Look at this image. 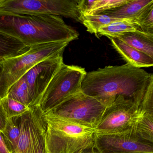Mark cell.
Returning a JSON list of instances; mask_svg holds the SVG:
<instances>
[{
  "mask_svg": "<svg viewBox=\"0 0 153 153\" xmlns=\"http://www.w3.org/2000/svg\"><path fill=\"white\" fill-rule=\"evenodd\" d=\"M153 80V74L128 63L106 66L87 72L81 90L106 107L111 105L119 96L131 100L139 106Z\"/></svg>",
  "mask_w": 153,
  "mask_h": 153,
  "instance_id": "obj_1",
  "label": "cell"
},
{
  "mask_svg": "<svg viewBox=\"0 0 153 153\" xmlns=\"http://www.w3.org/2000/svg\"><path fill=\"white\" fill-rule=\"evenodd\" d=\"M0 33L19 40L28 47L59 41L71 42L79 36L75 29L58 16L1 12Z\"/></svg>",
  "mask_w": 153,
  "mask_h": 153,
  "instance_id": "obj_2",
  "label": "cell"
},
{
  "mask_svg": "<svg viewBox=\"0 0 153 153\" xmlns=\"http://www.w3.org/2000/svg\"><path fill=\"white\" fill-rule=\"evenodd\" d=\"M42 117L47 153H81L94 148L95 129L49 114Z\"/></svg>",
  "mask_w": 153,
  "mask_h": 153,
  "instance_id": "obj_3",
  "label": "cell"
},
{
  "mask_svg": "<svg viewBox=\"0 0 153 153\" xmlns=\"http://www.w3.org/2000/svg\"><path fill=\"white\" fill-rule=\"evenodd\" d=\"M70 42L59 41L33 45L24 53L0 62V99L7 97L13 85L37 63L50 57L63 55Z\"/></svg>",
  "mask_w": 153,
  "mask_h": 153,
  "instance_id": "obj_4",
  "label": "cell"
},
{
  "mask_svg": "<svg viewBox=\"0 0 153 153\" xmlns=\"http://www.w3.org/2000/svg\"><path fill=\"white\" fill-rule=\"evenodd\" d=\"M86 73L84 68L63 63L33 105L39 106L42 114L51 111L81 91V84Z\"/></svg>",
  "mask_w": 153,
  "mask_h": 153,
  "instance_id": "obj_5",
  "label": "cell"
},
{
  "mask_svg": "<svg viewBox=\"0 0 153 153\" xmlns=\"http://www.w3.org/2000/svg\"><path fill=\"white\" fill-rule=\"evenodd\" d=\"M78 0H0V12L20 15H52L80 22Z\"/></svg>",
  "mask_w": 153,
  "mask_h": 153,
  "instance_id": "obj_6",
  "label": "cell"
},
{
  "mask_svg": "<svg viewBox=\"0 0 153 153\" xmlns=\"http://www.w3.org/2000/svg\"><path fill=\"white\" fill-rule=\"evenodd\" d=\"M105 108L98 100L81 91L45 113L95 129Z\"/></svg>",
  "mask_w": 153,
  "mask_h": 153,
  "instance_id": "obj_7",
  "label": "cell"
},
{
  "mask_svg": "<svg viewBox=\"0 0 153 153\" xmlns=\"http://www.w3.org/2000/svg\"><path fill=\"white\" fill-rule=\"evenodd\" d=\"M138 105L131 100L119 96L113 103L106 107L95 128L98 133H114L133 128L138 114Z\"/></svg>",
  "mask_w": 153,
  "mask_h": 153,
  "instance_id": "obj_8",
  "label": "cell"
},
{
  "mask_svg": "<svg viewBox=\"0 0 153 153\" xmlns=\"http://www.w3.org/2000/svg\"><path fill=\"white\" fill-rule=\"evenodd\" d=\"M94 149L98 153H153V143L142 139L131 129L119 133H96Z\"/></svg>",
  "mask_w": 153,
  "mask_h": 153,
  "instance_id": "obj_9",
  "label": "cell"
},
{
  "mask_svg": "<svg viewBox=\"0 0 153 153\" xmlns=\"http://www.w3.org/2000/svg\"><path fill=\"white\" fill-rule=\"evenodd\" d=\"M63 63L62 55L50 57L37 63L25 75L33 102V105Z\"/></svg>",
  "mask_w": 153,
  "mask_h": 153,
  "instance_id": "obj_10",
  "label": "cell"
},
{
  "mask_svg": "<svg viewBox=\"0 0 153 153\" xmlns=\"http://www.w3.org/2000/svg\"><path fill=\"white\" fill-rule=\"evenodd\" d=\"M37 105L30 106L28 111L20 116V132L17 147L13 153H30L35 129Z\"/></svg>",
  "mask_w": 153,
  "mask_h": 153,
  "instance_id": "obj_11",
  "label": "cell"
},
{
  "mask_svg": "<svg viewBox=\"0 0 153 153\" xmlns=\"http://www.w3.org/2000/svg\"><path fill=\"white\" fill-rule=\"evenodd\" d=\"M112 46L126 61L135 68H148L153 65V58L140 51L116 38H110Z\"/></svg>",
  "mask_w": 153,
  "mask_h": 153,
  "instance_id": "obj_12",
  "label": "cell"
},
{
  "mask_svg": "<svg viewBox=\"0 0 153 153\" xmlns=\"http://www.w3.org/2000/svg\"><path fill=\"white\" fill-rule=\"evenodd\" d=\"M153 5V0H129L121 7L102 13L114 18L128 19L133 22Z\"/></svg>",
  "mask_w": 153,
  "mask_h": 153,
  "instance_id": "obj_13",
  "label": "cell"
},
{
  "mask_svg": "<svg viewBox=\"0 0 153 153\" xmlns=\"http://www.w3.org/2000/svg\"><path fill=\"white\" fill-rule=\"evenodd\" d=\"M114 38L119 39L131 47L153 58V34L137 30L120 34Z\"/></svg>",
  "mask_w": 153,
  "mask_h": 153,
  "instance_id": "obj_14",
  "label": "cell"
},
{
  "mask_svg": "<svg viewBox=\"0 0 153 153\" xmlns=\"http://www.w3.org/2000/svg\"><path fill=\"white\" fill-rule=\"evenodd\" d=\"M28 48L19 40L0 33V62L24 53Z\"/></svg>",
  "mask_w": 153,
  "mask_h": 153,
  "instance_id": "obj_15",
  "label": "cell"
},
{
  "mask_svg": "<svg viewBox=\"0 0 153 153\" xmlns=\"http://www.w3.org/2000/svg\"><path fill=\"white\" fill-rule=\"evenodd\" d=\"M20 116L8 118L5 129L1 132L10 153H14L17 147L20 136Z\"/></svg>",
  "mask_w": 153,
  "mask_h": 153,
  "instance_id": "obj_16",
  "label": "cell"
},
{
  "mask_svg": "<svg viewBox=\"0 0 153 153\" xmlns=\"http://www.w3.org/2000/svg\"><path fill=\"white\" fill-rule=\"evenodd\" d=\"M132 129L142 139L153 143V114L138 111Z\"/></svg>",
  "mask_w": 153,
  "mask_h": 153,
  "instance_id": "obj_17",
  "label": "cell"
},
{
  "mask_svg": "<svg viewBox=\"0 0 153 153\" xmlns=\"http://www.w3.org/2000/svg\"><path fill=\"white\" fill-rule=\"evenodd\" d=\"M37 106L34 136L30 153H47L45 143V123L43 119L42 112L39 106Z\"/></svg>",
  "mask_w": 153,
  "mask_h": 153,
  "instance_id": "obj_18",
  "label": "cell"
},
{
  "mask_svg": "<svg viewBox=\"0 0 153 153\" xmlns=\"http://www.w3.org/2000/svg\"><path fill=\"white\" fill-rule=\"evenodd\" d=\"M137 30L140 31L137 25L131 20L120 19L100 28L98 31V34L107 36L109 38H114L117 35Z\"/></svg>",
  "mask_w": 153,
  "mask_h": 153,
  "instance_id": "obj_19",
  "label": "cell"
},
{
  "mask_svg": "<svg viewBox=\"0 0 153 153\" xmlns=\"http://www.w3.org/2000/svg\"><path fill=\"white\" fill-rule=\"evenodd\" d=\"M120 19L101 13L97 15L82 16L80 22L86 27L88 32L94 34L98 37V31L100 28Z\"/></svg>",
  "mask_w": 153,
  "mask_h": 153,
  "instance_id": "obj_20",
  "label": "cell"
},
{
  "mask_svg": "<svg viewBox=\"0 0 153 153\" xmlns=\"http://www.w3.org/2000/svg\"><path fill=\"white\" fill-rule=\"evenodd\" d=\"M7 96L29 107L33 104L25 76L10 88Z\"/></svg>",
  "mask_w": 153,
  "mask_h": 153,
  "instance_id": "obj_21",
  "label": "cell"
},
{
  "mask_svg": "<svg viewBox=\"0 0 153 153\" xmlns=\"http://www.w3.org/2000/svg\"><path fill=\"white\" fill-rule=\"evenodd\" d=\"M1 101L7 118L19 117L30 109L29 106L7 96L1 99Z\"/></svg>",
  "mask_w": 153,
  "mask_h": 153,
  "instance_id": "obj_22",
  "label": "cell"
},
{
  "mask_svg": "<svg viewBox=\"0 0 153 153\" xmlns=\"http://www.w3.org/2000/svg\"><path fill=\"white\" fill-rule=\"evenodd\" d=\"M129 0H95L89 12L85 15H97L125 5Z\"/></svg>",
  "mask_w": 153,
  "mask_h": 153,
  "instance_id": "obj_23",
  "label": "cell"
},
{
  "mask_svg": "<svg viewBox=\"0 0 153 153\" xmlns=\"http://www.w3.org/2000/svg\"><path fill=\"white\" fill-rule=\"evenodd\" d=\"M132 23L137 25L141 32L153 34V5Z\"/></svg>",
  "mask_w": 153,
  "mask_h": 153,
  "instance_id": "obj_24",
  "label": "cell"
},
{
  "mask_svg": "<svg viewBox=\"0 0 153 153\" xmlns=\"http://www.w3.org/2000/svg\"><path fill=\"white\" fill-rule=\"evenodd\" d=\"M138 111L140 112L153 114V80L149 84Z\"/></svg>",
  "mask_w": 153,
  "mask_h": 153,
  "instance_id": "obj_25",
  "label": "cell"
},
{
  "mask_svg": "<svg viewBox=\"0 0 153 153\" xmlns=\"http://www.w3.org/2000/svg\"><path fill=\"white\" fill-rule=\"evenodd\" d=\"M7 119L0 99V131L1 132H2L5 129Z\"/></svg>",
  "mask_w": 153,
  "mask_h": 153,
  "instance_id": "obj_26",
  "label": "cell"
},
{
  "mask_svg": "<svg viewBox=\"0 0 153 153\" xmlns=\"http://www.w3.org/2000/svg\"><path fill=\"white\" fill-rule=\"evenodd\" d=\"M0 153H10L9 151L8 150L5 145L1 131H0Z\"/></svg>",
  "mask_w": 153,
  "mask_h": 153,
  "instance_id": "obj_27",
  "label": "cell"
},
{
  "mask_svg": "<svg viewBox=\"0 0 153 153\" xmlns=\"http://www.w3.org/2000/svg\"><path fill=\"white\" fill-rule=\"evenodd\" d=\"M81 153H98L96 150L94 148L93 149H89V150H87L85 152H82Z\"/></svg>",
  "mask_w": 153,
  "mask_h": 153,
  "instance_id": "obj_28",
  "label": "cell"
},
{
  "mask_svg": "<svg viewBox=\"0 0 153 153\" xmlns=\"http://www.w3.org/2000/svg\"><path fill=\"white\" fill-rule=\"evenodd\" d=\"M144 153V152H136V153Z\"/></svg>",
  "mask_w": 153,
  "mask_h": 153,
  "instance_id": "obj_29",
  "label": "cell"
}]
</instances>
